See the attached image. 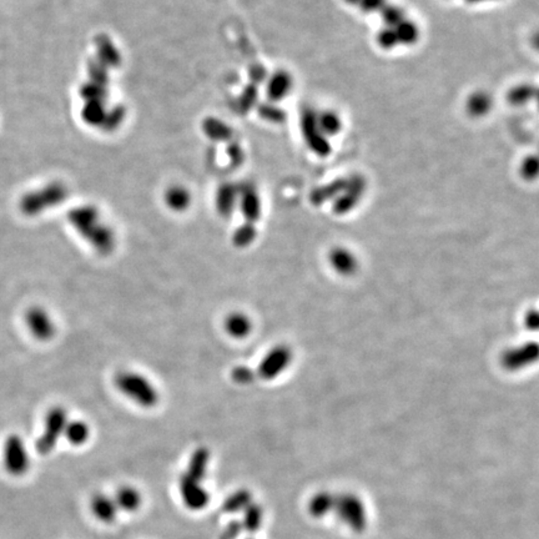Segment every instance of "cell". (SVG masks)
<instances>
[{
    "instance_id": "6da1fadb",
    "label": "cell",
    "mask_w": 539,
    "mask_h": 539,
    "mask_svg": "<svg viewBox=\"0 0 539 539\" xmlns=\"http://www.w3.org/2000/svg\"><path fill=\"white\" fill-rule=\"evenodd\" d=\"M78 233L94 248L96 253L106 256L113 253L115 248V235L108 226L100 223L98 215L93 208H78L69 215Z\"/></svg>"
},
{
    "instance_id": "836d02e7",
    "label": "cell",
    "mask_w": 539,
    "mask_h": 539,
    "mask_svg": "<svg viewBox=\"0 0 539 539\" xmlns=\"http://www.w3.org/2000/svg\"><path fill=\"white\" fill-rule=\"evenodd\" d=\"M261 113H263V116H265L266 119L275 121V123H282V121H285V119H286L285 111L278 109V108L273 106V105H263Z\"/></svg>"
},
{
    "instance_id": "8fae6325",
    "label": "cell",
    "mask_w": 539,
    "mask_h": 539,
    "mask_svg": "<svg viewBox=\"0 0 539 539\" xmlns=\"http://www.w3.org/2000/svg\"><path fill=\"white\" fill-rule=\"evenodd\" d=\"M90 510L96 520L104 525H111L118 518L120 510L114 498L104 493L95 495L90 500Z\"/></svg>"
},
{
    "instance_id": "277c9868",
    "label": "cell",
    "mask_w": 539,
    "mask_h": 539,
    "mask_svg": "<svg viewBox=\"0 0 539 539\" xmlns=\"http://www.w3.org/2000/svg\"><path fill=\"white\" fill-rule=\"evenodd\" d=\"M66 423H68V415L63 407H54L49 410L45 420L44 433L41 435L36 443V450L39 453L48 455L54 450L58 440L64 435Z\"/></svg>"
},
{
    "instance_id": "ac0fdd59",
    "label": "cell",
    "mask_w": 539,
    "mask_h": 539,
    "mask_svg": "<svg viewBox=\"0 0 539 539\" xmlns=\"http://www.w3.org/2000/svg\"><path fill=\"white\" fill-rule=\"evenodd\" d=\"M490 108H492V98L485 91H475L470 95L465 104L467 113L473 118H480V116L488 114Z\"/></svg>"
},
{
    "instance_id": "ffe728a7",
    "label": "cell",
    "mask_w": 539,
    "mask_h": 539,
    "mask_svg": "<svg viewBox=\"0 0 539 539\" xmlns=\"http://www.w3.org/2000/svg\"><path fill=\"white\" fill-rule=\"evenodd\" d=\"M335 500H336V497H333L330 493L318 492L310 500L308 510L313 517H323L333 510Z\"/></svg>"
},
{
    "instance_id": "52a82bcc",
    "label": "cell",
    "mask_w": 539,
    "mask_h": 539,
    "mask_svg": "<svg viewBox=\"0 0 539 539\" xmlns=\"http://www.w3.org/2000/svg\"><path fill=\"white\" fill-rule=\"evenodd\" d=\"M203 480H195L190 475H181L178 483V492L185 507L188 510L198 512L208 507L210 503V495L205 487L201 485Z\"/></svg>"
},
{
    "instance_id": "8992f818",
    "label": "cell",
    "mask_w": 539,
    "mask_h": 539,
    "mask_svg": "<svg viewBox=\"0 0 539 539\" xmlns=\"http://www.w3.org/2000/svg\"><path fill=\"white\" fill-rule=\"evenodd\" d=\"M4 465L10 475L19 477L29 470V455L19 435L8 437L4 445Z\"/></svg>"
},
{
    "instance_id": "1f68e13d",
    "label": "cell",
    "mask_w": 539,
    "mask_h": 539,
    "mask_svg": "<svg viewBox=\"0 0 539 539\" xmlns=\"http://www.w3.org/2000/svg\"><path fill=\"white\" fill-rule=\"evenodd\" d=\"M332 260H333V265L342 272L351 271L353 265H355V261L351 258V255L345 253V251H336L333 253Z\"/></svg>"
},
{
    "instance_id": "cb8c5ba5",
    "label": "cell",
    "mask_w": 539,
    "mask_h": 539,
    "mask_svg": "<svg viewBox=\"0 0 539 539\" xmlns=\"http://www.w3.org/2000/svg\"><path fill=\"white\" fill-rule=\"evenodd\" d=\"M243 510H245L243 522V528L248 532H251V533L258 532L263 525V513L261 507L251 503Z\"/></svg>"
},
{
    "instance_id": "d590c367",
    "label": "cell",
    "mask_w": 539,
    "mask_h": 539,
    "mask_svg": "<svg viewBox=\"0 0 539 539\" xmlns=\"http://www.w3.org/2000/svg\"><path fill=\"white\" fill-rule=\"evenodd\" d=\"M346 3H348V4L351 5H356L358 4V0H345Z\"/></svg>"
},
{
    "instance_id": "7402d4cb",
    "label": "cell",
    "mask_w": 539,
    "mask_h": 539,
    "mask_svg": "<svg viewBox=\"0 0 539 539\" xmlns=\"http://www.w3.org/2000/svg\"><path fill=\"white\" fill-rule=\"evenodd\" d=\"M317 124H318V128L321 130L322 134L325 136H327V135L333 136L337 133H340L342 128L341 119L338 118V115L333 111H330V110L317 115Z\"/></svg>"
},
{
    "instance_id": "9c48e42d",
    "label": "cell",
    "mask_w": 539,
    "mask_h": 539,
    "mask_svg": "<svg viewBox=\"0 0 539 539\" xmlns=\"http://www.w3.org/2000/svg\"><path fill=\"white\" fill-rule=\"evenodd\" d=\"M25 322L30 332L40 341H48L55 335V323L51 317L40 307H33L26 312Z\"/></svg>"
},
{
    "instance_id": "d6986e66",
    "label": "cell",
    "mask_w": 539,
    "mask_h": 539,
    "mask_svg": "<svg viewBox=\"0 0 539 539\" xmlns=\"http://www.w3.org/2000/svg\"><path fill=\"white\" fill-rule=\"evenodd\" d=\"M292 79L285 71H278L270 79L268 86V94L271 99L280 100L288 94L291 90Z\"/></svg>"
},
{
    "instance_id": "e0dca14e",
    "label": "cell",
    "mask_w": 539,
    "mask_h": 539,
    "mask_svg": "<svg viewBox=\"0 0 539 539\" xmlns=\"http://www.w3.org/2000/svg\"><path fill=\"white\" fill-rule=\"evenodd\" d=\"M64 435L70 445L75 447L84 445L89 440V425L84 420H71L66 423Z\"/></svg>"
},
{
    "instance_id": "d4e9b609",
    "label": "cell",
    "mask_w": 539,
    "mask_h": 539,
    "mask_svg": "<svg viewBox=\"0 0 539 539\" xmlns=\"http://www.w3.org/2000/svg\"><path fill=\"white\" fill-rule=\"evenodd\" d=\"M243 211L248 221H255L260 216V200L253 191H248L243 195Z\"/></svg>"
},
{
    "instance_id": "3957f363",
    "label": "cell",
    "mask_w": 539,
    "mask_h": 539,
    "mask_svg": "<svg viewBox=\"0 0 539 539\" xmlns=\"http://www.w3.org/2000/svg\"><path fill=\"white\" fill-rule=\"evenodd\" d=\"M338 518L352 530L361 532L367 525L366 510L362 500L355 495H342L335 500V508Z\"/></svg>"
},
{
    "instance_id": "8d00e7d4",
    "label": "cell",
    "mask_w": 539,
    "mask_h": 539,
    "mask_svg": "<svg viewBox=\"0 0 539 539\" xmlns=\"http://www.w3.org/2000/svg\"><path fill=\"white\" fill-rule=\"evenodd\" d=\"M467 3H480V1H485V0H465Z\"/></svg>"
},
{
    "instance_id": "e575fe53",
    "label": "cell",
    "mask_w": 539,
    "mask_h": 539,
    "mask_svg": "<svg viewBox=\"0 0 539 539\" xmlns=\"http://www.w3.org/2000/svg\"><path fill=\"white\" fill-rule=\"evenodd\" d=\"M365 13H375L381 11L382 8L386 5V0H358V4Z\"/></svg>"
},
{
    "instance_id": "30bf717a",
    "label": "cell",
    "mask_w": 539,
    "mask_h": 539,
    "mask_svg": "<svg viewBox=\"0 0 539 539\" xmlns=\"http://www.w3.org/2000/svg\"><path fill=\"white\" fill-rule=\"evenodd\" d=\"M291 360V352L287 347L278 346L268 352L258 366V375L265 380H272L278 376Z\"/></svg>"
},
{
    "instance_id": "4316f807",
    "label": "cell",
    "mask_w": 539,
    "mask_h": 539,
    "mask_svg": "<svg viewBox=\"0 0 539 539\" xmlns=\"http://www.w3.org/2000/svg\"><path fill=\"white\" fill-rule=\"evenodd\" d=\"M382 19L390 28H395L400 21L405 19V11L397 5H385L381 10Z\"/></svg>"
},
{
    "instance_id": "9a60e30c",
    "label": "cell",
    "mask_w": 539,
    "mask_h": 539,
    "mask_svg": "<svg viewBox=\"0 0 539 539\" xmlns=\"http://www.w3.org/2000/svg\"><path fill=\"white\" fill-rule=\"evenodd\" d=\"M251 320L241 312H235L226 317L225 330L233 338H243L251 332Z\"/></svg>"
},
{
    "instance_id": "4dcf8cb0",
    "label": "cell",
    "mask_w": 539,
    "mask_h": 539,
    "mask_svg": "<svg viewBox=\"0 0 539 539\" xmlns=\"http://www.w3.org/2000/svg\"><path fill=\"white\" fill-rule=\"evenodd\" d=\"M520 173L523 175V178L527 180H535L538 175V158L535 155H530L525 158V161L522 163V168H520Z\"/></svg>"
},
{
    "instance_id": "5bb4252c",
    "label": "cell",
    "mask_w": 539,
    "mask_h": 539,
    "mask_svg": "<svg viewBox=\"0 0 539 539\" xmlns=\"http://www.w3.org/2000/svg\"><path fill=\"white\" fill-rule=\"evenodd\" d=\"M347 178H340L333 180L332 183L315 188L310 195V200L315 205H321L331 198H337L346 188Z\"/></svg>"
},
{
    "instance_id": "f546056e",
    "label": "cell",
    "mask_w": 539,
    "mask_h": 539,
    "mask_svg": "<svg viewBox=\"0 0 539 539\" xmlns=\"http://www.w3.org/2000/svg\"><path fill=\"white\" fill-rule=\"evenodd\" d=\"M168 206L173 210H183L186 208L188 203V193L183 190H173L168 195Z\"/></svg>"
},
{
    "instance_id": "d6a6232c",
    "label": "cell",
    "mask_w": 539,
    "mask_h": 539,
    "mask_svg": "<svg viewBox=\"0 0 539 539\" xmlns=\"http://www.w3.org/2000/svg\"><path fill=\"white\" fill-rule=\"evenodd\" d=\"M231 377H233V381L238 385H248L250 382L253 381L255 373L248 367L238 366L233 368V372H231Z\"/></svg>"
},
{
    "instance_id": "f1b7e54d",
    "label": "cell",
    "mask_w": 539,
    "mask_h": 539,
    "mask_svg": "<svg viewBox=\"0 0 539 539\" xmlns=\"http://www.w3.org/2000/svg\"><path fill=\"white\" fill-rule=\"evenodd\" d=\"M377 43L383 49H392V48H395L398 44L395 29L390 28V26H386V28L380 30L378 34H377Z\"/></svg>"
},
{
    "instance_id": "ba28073f",
    "label": "cell",
    "mask_w": 539,
    "mask_h": 539,
    "mask_svg": "<svg viewBox=\"0 0 539 539\" xmlns=\"http://www.w3.org/2000/svg\"><path fill=\"white\" fill-rule=\"evenodd\" d=\"M366 188V181L361 175L353 173L347 178L346 188L337 196L333 203V210L336 213H346L358 203Z\"/></svg>"
},
{
    "instance_id": "4fadbf2b",
    "label": "cell",
    "mask_w": 539,
    "mask_h": 539,
    "mask_svg": "<svg viewBox=\"0 0 539 539\" xmlns=\"http://www.w3.org/2000/svg\"><path fill=\"white\" fill-rule=\"evenodd\" d=\"M113 498L119 510L125 513H135L143 505V495L136 487H133V485L120 487Z\"/></svg>"
},
{
    "instance_id": "2e32d148",
    "label": "cell",
    "mask_w": 539,
    "mask_h": 539,
    "mask_svg": "<svg viewBox=\"0 0 539 539\" xmlns=\"http://www.w3.org/2000/svg\"><path fill=\"white\" fill-rule=\"evenodd\" d=\"M208 460H210V452L208 448L205 447L198 448L190 458L186 475L193 477L195 480H203L208 470Z\"/></svg>"
},
{
    "instance_id": "74e56055",
    "label": "cell",
    "mask_w": 539,
    "mask_h": 539,
    "mask_svg": "<svg viewBox=\"0 0 539 539\" xmlns=\"http://www.w3.org/2000/svg\"><path fill=\"white\" fill-rule=\"evenodd\" d=\"M248 539H253V538H248Z\"/></svg>"
},
{
    "instance_id": "5b68a950",
    "label": "cell",
    "mask_w": 539,
    "mask_h": 539,
    "mask_svg": "<svg viewBox=\"0 0 539 539\" xmlns=\"http://www.w3.org/2000/svg\"><path fill=\"white\" fill-rule=\"evenodd\" d=\"M301 129L307 146L313 153L321 158H326L331 153V143L318 128L317 114L313 110L306 109L302 113Z\"/></svg>"
},
{
    "instance_id": "44dd1931",
    "label": "cell",
    "mask_w": 539,
    "mask_h": 539,
    "mask_svg": "<svg viewBox=\"0 0 539 539\" xmlns=\"http://www.w3.org/2000/svg\"><path fill=\"white\" fill-rule=\"evenodd\" d=\"M396 31L397 40L400 44H415L420 36V30L410 20L403 19L393 28Z\"/></svg>"
},
{
    "instance_id": "7a4b0ae2",
    "label": "cell",
    "mask_w": 539,
    "mask_h": 539,
    "mask_svg": "<svg viewBox=\"0 0 539 539\" xmlns=\"http://www.w3.org/2000/svg\"><path fill=\"white\" fill-rule=\"evenodd\" d=\"M115 386L131 401L141 407L150 408L158 402L156 388L146 377L136 372H120L115 377Z\"/></svg>"
},
{
    "instance_id": "7c38bea8",
    "label": "cell",
    "mask_w": 539,
    "mask_h": 539,
    "mask_svg": "<svg viewBox=\"0 0 539 539\" xmlns=\"http://www.w3.org/2000/svg\"><path fill=\"white\" fill-rule=\"evenodd\" d=\"M61 198H63V193L60 190H58V188H50V190H44L41 193L28 195L23 200L21 208L28 215H35V213L43 211L45 208L58 203Z\"/></svg>"
},
{
    "instance_id": "83f0119b",
    "label": "cell",
    "mask_w": 539,
    "mask_h": 539,
    "mask_svg": "<svg viewBox=\"0 0 539 539\" xmlns=\"http://www.w3.org/2000/svg\"><path fill=\"white\" fill-rule=\"evenodd\" d=\"M250 505H251V495L248 490H241L226 500L225 507H226V510L236 512V510H245Z\"/></svg>"
},
{
    "instance_id": "603a6c76",
    "label": "cell",
    "mask_w": 539,
    "mask_h": 539,
    "mask_svg": "<svg viewBox=\"0 0 539 539\" xmlns=\"http://www.w3.org/2000/svg\"><path fill=\"white\" fill-rule=\"evenodd\" d=\"M535 98V88L532 85H517L508 91L507 101L515 106L525 105Z\"/></svg>"
},
{
    "instance_id": "484cf974",
    "label": "cell",
    "mask_w": 539,
    "mask_h": 539,
    "mask_svg": "<svg viewBox=\"0 0 539 539\" xmlns=\"http://www.w3.org/2000/svg\"><path fill=\"white\" fill-rule=\"evenodd\" d=\"M255 236H256V231H255L253 223H245L241 228L236 230V233H233V243L238 248H246L250 243H253Z\"/></svg>"
}]
</instances>
